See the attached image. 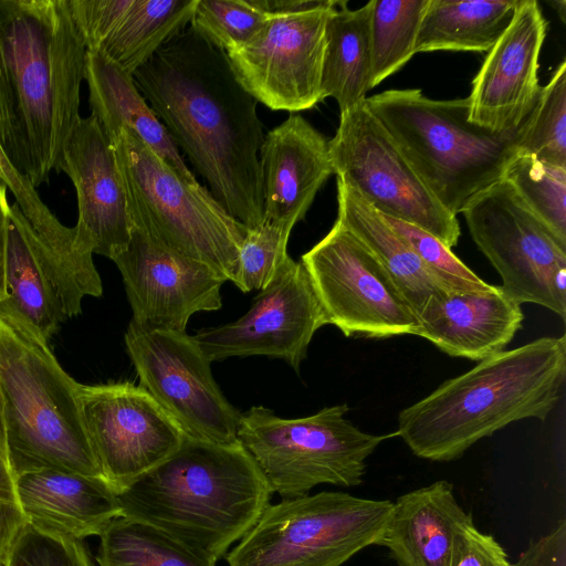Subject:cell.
<instances>
[{"mask_svg": "<svg viewBox=\"0 0 566 566\" xmlns=\"http://www.w3.org/2000/svg\"><path fill=\"white\" fill-rule=\"evenodd\" d=\"M565 380L566 336L541 337L479 361L402 409L396 436L420 459L454 461L512 422L544 421Z\"/></svg>", "mask_w": 566, "mask_h": 566, "instance_id": "cell-3", "label": "cell"}, {"mask_svg": "<svg viewBox=\"0 0 566 566\" xmlns=\"http://www.w3.org/2000/svg\"><path fill=\"white\" fill-rule=\"evenodd\" d=\"M0 566H8L6 559L0 558Z\"/></svg>", "mask_w": 566, "mask_h": 566, "instance_id": "cell-45", "label": "cell"}, {"mask_svg": "<svg viewBox=\"0 0 566 566\" xmlns=\"http://www.w3.org/2000/svg\"><path fill=\"white\" fill-rule=\"evenodd\" d=\"M59 171L69 176L76 192L75 245L113 261L126 250L133 221L113 146L93 115L77 122Z\"/></svg>", "mask_w": 566, "mask_h": 566, "instance_id": "cell-19", "label": "cell"}, {"mask_svg": "<svg viewBox=\"0 0 566 566\" xmlns=\"http://www.w3.org/2000/svg\"><path fill=\"white\" fill-rule=\"evenodd\" d=\"M4 277L7 298L0 303V307L18 316L48 343L65 318L10 206L7 218Z\"/></svg>", "mask_w": 566, "mask_h": 566, "instance_id": "cell-29", "label": "cell"}, {"mask_svg": "<svg viewBox=\"0 0 566 566\" xmlns=\"http://www.w3.org/2000/svg\"><path fill=\"white\" fill-rule=\"evenodd\" d=\"M82 415L104 478L118 493L171 455L185 433L139 385H80Z\"/></svg>", "mask_w": 566, "mask_h": 566, "instance_id": "cell-15", "label": "cell"}, {"mask_svg": "<svg viewBox=\"0 0 566 566\" xmlns=\"http://www.w3.org/2000/svg\"><path fill=\"white\" fill-rule=\"evenodd\" d=\"M327 318L301 262L289 263L234 322L199 331L193 338L209 361L264 355L295 370Z\"/></svg>", "mask_w": 566, "mask_h": 566, "instance_id": "cell-16", "label": "cell"}, {"mask_svg": "<svg viewBox=\"0 0 566 566\" xmlns=\"http://www.w3.org/2000/svg\"><path fill=\"white\" fill-rule=\"evenodd\" d=\"M428 0H371V87L399 71L415 54Z\"/></svg>", "mask_w": 566, "mask_h": 566, "instance_id": "cell-31", "label": "cell"}, {"mask_svg": "<svg viewBox=\"0 0 566 566\" xmlns=\"http://www.w3.org/2000/svg\"><path fill=\"white\" fill-rule=\"evenodd\" d=\"M451 566H514L504 547L491 535L474 525L463 528Z\"/></svg>", "mask_w": 566, "mask_h": 566, "instance_id": "cell-38", "label": "cell"}, {"mask_svg": "<svg viewBox=\"0 0 566 566\" xmlns=\"http://www.w3.org/2000/svg\"><path fill=\"white\" fill-rule=\"evenodd\" d=\"M340 1L326 24L322 70V97L336 99L344 113L361 105L371 90L370 11L371 1L349 9Z\"/></svg>", "mask_w": 566, "mask_h": 566, "instance_id": "cell-27", "label": "cell"}, {"mask_svg": "<svg viewBox=\"0 0 566 566\" xmlns=\"http://www.w3.org/2000/svg\"><path fill=\"white\" fill-rule=\"evenodd\" d=\"M98 537V566H216L161 530L124 515Z\"/></svg>", "mask_w": 566, "mask_h": 566, "instance_id": "cell-30", "label": "cell"}, {"mask_svg": "<svg viewBox=\"0 0 566 566\" xmlns=\"http://www.w3.org/2000/svg\"><path fill=\"white\" fill-rule=\"evenodd\" d=\"M417 318L418 336L449 356L481 361L506 348L524 314L500 285H491L479 291H441Z\"/></svg>", "mask_w": 566, "mask_h": 566, "instance_id": "cell-22", "label": "cell"}, {"mask_svg": "<svg viewBox=\"0 0 566 566\" xmlns=\"http://www.w3.org/2000/svg\"><path fill=\"white\" fill-rule=\"evenodd\" d=\"M503 179L525 207L566 244V168L517 153Z\"/></svg>", "mask_w": 566, "mask_h": 566, "instance_id": "cell-32", "label": "cell"}, {"mask_svg": "<svg viewBox=\"0 0 566 566\" xmlns=\"http://www.w3.org/2000/svg\"><path fill=\"white\" fill-rule=\"evenodd\" d=\"M327 323L345 336L382 339L418 335L411 306L374 254L335 221L301 258Z\"/></svg>", "mask_w": 566, "mask_h": 566, "instance_id": "cell-11", "label": "cell"}, {"mask_svg": "<svg viewBox=\"0 0 566 566\" xmlns=\"http://www.w3.org/2000/svg\"><path fill=\"white\" fill-rule=\"evenodd\" d=\"M462 213L474 243L500 274L504 293L520 305L544 306L565 321L566 310L552 282L566 268V244L525 207L510 184L496 182Z\"/></svg>", "mask_w": 566, "mask_h": 566, "instance_id": "cell-13", "label": "cell"}, {"mask_svg": "<svg viewBox=\"0 0 566 566\" xmlns=\"http://www.w3.org/2000/svg\"><path fill=\"white\" fill-rule=\"evenodd\" d=\"M472 514L453 485L439 480L397 497L379 542L398 566H451Z\"/></svg>", "mask_w": 566, "mask_h": 566, "instance_id": "cell-24", "label": "cell"}, {"mask_svg": "<svg viewBox=\"0 0 566 566\" xmlns=\"http://www.w3.org/2000/svg\"><path fill=\"white\" fill-rule=\"evenodd\" d=\"M547 32L536 0H518L513 18L472 81L469 120L495 134L516 132L533 109Z\"/></svg>", "mask_w": 566, "mask_h": 566, "instance_id": "cell-18", "label": "cell"}, {"mask_svg": "<svg viewBox=\"0 0 566 566\" xmlns=\"http://www.w3.org/2000/svg\"><path fill=\"white\" fill-rule=\"evenodd\" d=\"M125 344L143 387L190 438L238 442L241 412L214 381L193 336L146 329L132 321Z\"/></svg>", "mask_w": 566, "mask_h": 566, "instance_id": "cell-12", "label": "cell"}, {"mask_svg": "<svg viewBox=\"0 0 566 566\" xmlns=\"http://www.w3.org/2000/svg\"><path fill=\"white\" fill-rule=\"evenodd\" d=\"M87 50L130 75L190 25L197 0H69Z\"/></svg>", "mask_w": 566, "mask_h": 566, "instance_id": "cell-20", "label": "cell"}, {"mask_svg": "<svg viewBox=\"0 0 566 566\" xmlns=\"http://www.w3.org/2000/svg\"><path fill=\"white\" fill-rule=\"evenodd\" d=\"M328 151L337 180L378 213L413 224L450 249L457 245V216L436 199L365 102L340 113Z\"/></svg>", "mask_w": 566, "mask_h": 566, "instance_id": "cell-10", "label": "cell"}, {"mask_svg": "<svg viewBox=\"0 0 566 566\" xmlns=\"http://www.w3.org/2000/svg\"><path fill=\"white\" fill-rule=\"evenodd\" d=\"M514 566H566V521L528 542Z\"/></svg>", "mask_w": 566, "mask_h": 566, "instance_id": "cell-40", "label": "cell"}, {"mask_svg": "<svg viewBox=\"0 0 566 566\" xmlns=\"http://www.w3.org/2000/svg\"><path fill=\"white\" fill-rule=\"evenodd\" d=\"M260 169L263 222L293 229L334 174L328 140L304 117L291 113L264 135Z\"/></svg>", "mask_w": 566, "mask_h": 566, "instance_id": "cell-21", "label": "cell"}, {"mask_svg": "<svg viewBox=\"0 0 566 566\" xmlns=\"http://www.w3.org/2000/svg\"><path fill=\"white\" fill-rule=\"evenodd\" d=\"M27 524L21 510L14 475L9 463L0 455V558L6 556Z\"/></svg>", "mask_w": 566, "mask_h": 566, "instance_id": "cell-39", "label": "cell"}, {"mask_svg": "<svg viewBox=\"0 0 566 566\" xmlns=\"http://www.w3.org/2000/svg\"><path fill=\"white\" fill-rule=\"evenodd\" d=\"M80 385L45 340L0 307V387L14 476L55 470L105 479L84 424Z\"/></svg>", "mask_w": 566, "mask_h": 566, "instance_id": "cell-5", "label": "cell"}, {"mask_svg": "<svg viewBox=\"0 0 566 566\" xmlns=\"http://www.w3.org/2000/svg\"><path fill=\"white\" fill-rule=\"evenodd\" d=\"M9 202L7 199V187L0 179V303L7 298L6 277H4V259L7 242V218Z\"/></svg>", "mask_w": 566, "mask_h": 566, "instance_id": "cell-41", "label": "cell"}, {"mask_svg": "<svg viewBox=\"0 0 566 566\" xmlns=\"http://www.w3.org/2000/svg\"><path fill=\"white\" fill-rule=\"evenodd\" d=\"M84 80L90 91L91 115L108 139L120 128H127L181 177L197 181L165 126L137 88L133 75L98 51L87 50Z\"/></svg>", "mask_w": 566, "mask_h": 566, "instance_id": "cell-25", "label": "cell"}, {"mask_svg": "<svg viewBox=\"0 0 566 566\" xmlns=\"http://www.w3.org/2000/svg\"><path fill=\"white\" fill-rule=\"evenodd\" d=\"M382 217L409 243L429 273L446 291H479L491 286L432 234L413 224Z\"/></svg>", "mask_w": 566, "mask_h": 566, "instance_id": "cell-36", "label": "cell"}, {"mask_svg": "<svg viewBox=\"0 0 566 566\" xmlns=\"http://www.w3.org/2000/svg\"><path fill=\"white\" fill-rule=\"evenodd\" d=\"M7 159V156L4 155L3 150L0 147V166L1 164Z\"/></svg>", "mask_w": 566, "mask_h": 566, "instance_id": "cell-44", "label": "cell"}, {"mask_svg": "<svg viewBox=\"0 0 566 566\" xmlns=\"http://www.w3.org/2000/svg\"><path fill=\"white\" fill-rule=\"evenodd\" d=\"M292 229L262 222L249 229L240 247L234 285L242 292L263 290L293 261L287 253Z\"/></svg>", "mask_w": 566, "mask_h": 566, "instance_id": "cell-35", "label": "cell"}, {"mask_svg": "<svg viewBox=\"0 0 566 566\" xmlns=\"http://www.w3.org/2000/svg\"><path fill=\"white\" fill-rule=\"evenodd\" d=\"M551 4L555 7V9L558 12L562 21L565 23L566 2H564L562 4V7H558V1H553V2H551Z\"/></svg>", "mask_w": 566, "mask_h": 566, "instance_id": "cell-43", "label": "cell"}, {"mask_svg": "<svg viewBox=\"0 0 566 566\" xmlns=\"http://www.w3.org/2000/svg\"><path fill=\"white\" fill-rule=\"evenodd\" d=\"M518 153L566 168V61L541 87L536 103L518 129Z\"/></svg>", "mask_w": 566, "mask_h": 566, "instance_id": "cell-33", "label": "cell"}, {"mask_svg": "<svg viewBox=\"0 0 566 566\" xmlns=\"http://www.w3.org/2000/svg\"><path fill=\"white\" fill-rule=\"evenodd\" d=\"M86 51L69 0H0V147L34 188L81 118Z\"/></svg>", "mask_w": 566, "mask_h": 566, "instance_id": "cell-2", "label": "cell"}, {"mask_svg": "<svg viewBox=\"0 0 566 566\" xmlns=\"http://www.w3.org/2000/svg\"><path fill=\"white\" fill-rule=\"evenodd\" d=\"M394 502L322 491L269 504L229 566H340L379 545Z\"/></svg>", "mask_w": 566, "mask_h": 566, "instance_id": "cell-9", "label": "cell"}, {"mask_svg": "<svg viewBox=\"0 0 566 566\" xmlns=\"http://www.w3.org/2000/svg\"><path fill=\"white\" fill-rule=\"evenodd\" d=\"M113 261L123 276L132 322L142 328L186 333L193 314L222 306L221 275L135 226L126 250Z\"/></svg>", "mask_w": 566, "mask_h": 566, "instance_id": "cell-17", "label": "cell"}, {"mask_svg": "<svg viewBox=\"0 0 566 566\" xmlns=\"http://www.w3.org/2000/svg\"><path fill=\"white\" fill-rule=\"evenodd\" d=\"M133 226L234 283L248 228L198 181L181 177L127 128L109 139Z\"/></svg>", "mask_w": 566, "mask_h": 566, "instance_id": "cell-7", "label": "cell"}, {"mask_svg": "<svg viewBox=\"0 0 566 566\" xmlns=\"http://www.w3.org/2000/svg\"><path fill=\"white\" fill-rule=\"evenodd\" d=\"M436 199L453 216L503 180L517 155L518 129L495 134L469 120L468 97L432 99L419 88L366 97Z\"/></svg>", "mask_w": 566, "mask_h": 566, "instance_id": "cell-6", "label": "cell"}, {"mask_svg": "<svg viewBox=\"0 0 566 566\" xmlns=\"http://www.w3.org/2000/svg\"><path fill=\"white\" fill-rule=\"evenodd\" d=\"M346 403L286 419L263 406L241 415L238 440L251 454L272 493L282 499L307 495L319 484L357 486L367 459L390 434L361 431L345 416Z\"/></svg>", "mask_w": 566, "mask_h": 566, "instance_id": "cell-8", "label": "cell"}, {"mask_svg": "<svg viewBox=\"0 0 566 566\" xmlns=\"http://www.w3.org/2000/svg\"><path fill=\"white\" fill-rule=\"evenodd\" d=\"M336 221L350 231L391 276L416 316L437 293L446 291L409 243L360 196L337 180Z\"/></svg>", "mask_w": 566, "mask_h": 566, "instance_id": "cell-26", "label": "cell"}, {"mask_svg": "<svg viewBox=\"0 0 566 566\" xmlns=\"http://www.w3.org/2000/svg\"><path fill=\"white\" fill-rule=\"evenodd\" d=\"M133 77L216 200L248 229L259 227L263 124L227 53L189 25Z\"/></svg>", "mask_w": 566, "mask_h": 566, "instance_id": "cell-1", "label": "cell"}, {"mask_svg": "<svg viewBox=\"0 0 566 566\" xmlns=\"http://www.w3.org/2000/svg\"><path fill=\"white\" fill-rule=\"evenodd\" d=\"M339 2L270 14L249 42L226 52L238 81L258 103L296 113L323 101L326 24Z\"/></svg>", "mask_w": 566, "mask_h": 566, "instance_id": "cell-14", "label": "cell"}, {"mask_svg": "<svg viewBox=\"0 0 566 566\" xmlns=\"http://www.w3.org/2000/svg\"><path fill=\"white\" fill-rule=\"evenodd\" d=\"M518 0H428L416 53L488 52L510 24Z\"/></svg>", "mask_w": 566, "mask_h": 566, "instance_id": "cell-28", "label": "cell"}, {"mask_svg": "<svg viewBox=\"0 0 566 566\" xmlns=\"http://www.w3.org/2000/svg\"><path fill=\"white\" fill-rule=\"evenodd\" d=\"M269 18L258 0H197L190 27L228 52L249 42Z\"/></svg>", "mask_w": 566, "mask_h": 566, "instance_id": "cell-34", "label": "cell"}, {"mask_svg": "<svg viewBox=\"0 0 566 566\" xmlns=\"http://www.w3.org/2000/svg\"><path fill=\"white\" fill-rule=\"evenodd\" d=\"M0 455L9 463L7 428H6V418H4V403H3L1 387H0Z\"/></svg>", "mask_w": 566, "mask_h": 566, "instance_id": "cell-42", "label": "cell"}, {"mask_svg": "<svg viewBox=\"0 0 566 566\" xmlns=\"http://www.w3.org/2000/svg\"><path fill=\"white\" fill-rule=\"evenodd\" d=\"M8 566H93L83 543L27 523L12 543Z\"/></svg>", "mask_w": 566, "mask_h": 566, "instance_id": "cell-37", "label": "cell"}, {"mask_svg": "<svg viewBox=\"0 0 566 566\" xmlns=\"http://www.w3.org/2000/svg\"><path fill=\"white\" fill-rule=\"evenodd\" d=\"M272 491L238 441L185 436L160 464L117 493L122 515L148 523L217 563L270 504Z\"/></svg>", "mask_w": 566, "mask_h": 566, "instance_id": "cell-4", "label": "cell"}, {"mask_svg": "<svg viewBox=\"0 0 566 566\" xmlns=\"http://www.w3.org/2000/svg\"><path fill=\"white\" fill-rule=\"evenodd\" d=\"M14 482L27 523L49 533L82 542L122 515L117 492L103 478L38 470Z\"/></svg>", "mask_w": 566, "mask_h": 566, "instance_id": "cell-23", "label": "cell"}]
</instances>
